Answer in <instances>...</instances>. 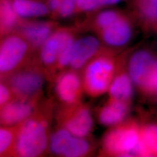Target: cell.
<instances>
[{
  "label": "cell",
  "mask_w": 157,
  "mask_h": 157,
  "mask_svg": "<svg viewBox=\"0 0 157 157\" xmlns=\"http://www.w3.org/2000/svg\"><path fill=\"white\" fill-rule=\"evenodd\" d=\"M135 155L157 157V125L150 124L140 129V139Z\"/></svg>",
  "instance_id": "obj_18"
},
{
  "label": "cell",
  "mask_w": 157,
  "mask_h": 157,
  "mask_svg": "<svg viewBox=\"0 0 157 157\" xmlns=\"http://www.w3.org/2000/svg\"><path fill=\"white\" fill-rule=\"evenodd\" d=\"M121 0H77L75 15L91 13L104 7L116 4Z\"/></svg>",
  "instance_id": "obj_22"
},
{
  "label": "cell",
  "mask_w": 157,
  "mask_h": 157,
  "mask_svg": "<svg viewBox=\"0 0 157 157\" xmlns=\"http://www.w3.org/2000/svg\"><path fill=\"white\" fill-rule=\"evenodd\" d=\"M56 118L57 125L80 137H89L94 128L91 108L86 103L61 105L56 113Z\"/></svg>",
  "instance_id": "obj_7"
},
{
  "label": "cell",
  "mask_w": 157,
  "mask_h": 157,
  "mask_svg": "<svg viewBox=\"0 0 157 157\" xmlns=\"http://www.w3.org/2000/svg\"><path fill=\"white\" fill-rule=\"evenodd\" d=\"M128 72L139 89L157 96V58L147 50H139L129 58Z\"/></svg>",
  "instance_id": "obj_6"
},
{
  "label": "cell",
  "mask_w": 157,
  "mask_h": 157,
  "mask_svg": "<svg viewBox=\"0 0 157 157\" xmlns=\"http://www.w3.org/2000/svg\"><path fill=\"white\" fill-rule=\"evenodd\" d=\"M36 52L22 35L13 32L1 37L0 76L6 78L30 62Z\"/></svg>",
  "instance_id": "obj_3"
},
{
  "label": "cell",
  "mask_w": 157,
  "mask_h": 157,
  "mask_svg": "<svg viewBox=\"0 0 157 157\" xmlns=\"http://www.w3.org/2000/svg\"><path fill=\"white\" fill-rule=\"evenodd\" d=\"M20 124L1 126L0 157H15V150Z\"/></svg>",
  "instance_id": "obj_19"
},
{
  "label": "cell",
  "mask_w": 157,
  "mask_h": 157,
  "mask_svg": "<svg viewBox=\"0 0 157 157\" xmlns=\"http://www.w3.org/2000/svg\"><path fill=\"white\" fill-rule=\"evenodd\" d=\"M98 37L87 35L77 37L75 40L69 64V68L79 72L85 66L107 48Z\"/></svg>",
  "instance_id": "obj_12"
},
{
  "label": "cell",
  "mask_w": 157,
  "mask_h": 157,
  "mask_svg": "<svg viewBox=\"0 0 157 157\" xmlns=\"http://www.w3.org/2000/svg\"><path fill=\"white\" fill-rule=\"evenodd\" d=\"M10 87L5 81L1 80L0 83V108L6 105L8 103L16 98Z\"/></svg>",
  "instance_id": "obj_24"
},
{
  "label": "cell",
  "mask_w": 157,
  "mask_h": 157,
  "mask_svg": "<svg viewBox=\"0 0 157 157\" xmlns=\"http://www.w3.org/2000/svg\"><path fill=\"white\" fill-rule=\"evenodd\" d=\"M113 127L103 138V154L117 157L134 155L140 139V129L138 126L133 122H126Z\"/></svg>",
  "instance_id": "obj_5"
},
{
  "label": "cell",
  "mask_w": 157,
  "mask_h": 157,
  "mask_svg": "<svg viewBox=\"0 0 157 157\" xmlns=\"http://www.w3.org/2000/svg\"><path fill=\"white\" fill-rule=\"evenodd\" d=\"M17 15L23 19L49 17L50 11L45 2L39 0H8Z\"/></svg>",
  "instance_id": "obj_17"
},
{
  "label": "cell",
  "mask_w": 157,
  "mask_h": 157,
  "mask_svg": "<svg viewBox=\"0 0 157 157\" xmlns=\"http://www.w3.org/2000/svg\"><path fill=\"white\" fill-rule=\"evenodd\" d=\"M54 93L61 105L68 106L82 102L85 93L82 75L72 69L59 73L52 81Z\"/></svg>",
  "instance_id": "obj_9"
},
{
  "label": "cell",
  "mask_w": 157,
  "mask_h": 157,
  "mask_svg": "<svg viewBox=\"0 0 157 157\" xmlns=\"http://www.w3.org/2000/svg\"><path fill=\"white\" fill-rule=\"evenodd\" d=\"M133 23L124 11L119 17L95 34L109 48H120L126 45L133 36Z\"/></svg>",
  "instance_id": "obj_11"
},
{
  "label": "cell",
  "mask_w": 157,
  "mask_h": 157,
  "mask_svg": "<svg viewBox=\"0 0 157 157\" xmlns=\"http://www.w3.org/2000/svg\"><path fill=\"white\" fill-rule=\"evenodd\" d=\"M54 103L41 100L33 113L20 124L15 157H39L49 151Z\"/></svg>",
  "instance_id": "obj_1"
},
{
  "label": "cell",
  "mask_w": 157,
  "mask_h": 157,
  "mask_svg": "<svg viewBox=\"0 0 157 157\" xmlns=\"http://www.w3.org/2000/svg\"><path fill=\"white\" fill-rule=\"evenodd\" d=\"M118 69L108 91L109 98L129 104L133 94V83L128 72Z\"/></svg>",
  "instance_id": "obj_16"
},
{
  "label": "cell",
  "mask_w": 157,
  "mask_h": 157,
  "mask_svg": "<svg viewBox=\"0 0 157 157\" xmlns=\"http://www.w3.org/2000/svg\"><path fill=\"white\" fill-rule=\"evenodd\" d=\"M61 43V27L56 29L36 52L40 64L45 71L47 78L52 81L56 76Z\"/></svg>",
  "instance_id": "obj_14"
},
{
  "label": "cell",
  "mask_w": 157,
  "mask_h": 157,
  "mask_svg": "<svg viewBox=\"0 0 157 157\" xmlns=\"http://www.w3.org/2000/svg\"><path fill=\"white\" fill-rule=\"evenodd\" d=\"M136 12L147 25H157V0H135Z\"/></svg>",
  "instance_id": "obj_21"
},
{
  "label": "cell",
  "mask_w": 157,
  "mask_h": 157,
  "mask_svg": "<svg viewBox=\"0 0 157 157\" xmlns=\"http://www.w3.org/2000/svg\"><path fill=\"white\" fill-rule=\"evenodd\" d=\"M129 108V103L109 98L98 112V122L104 126L118 125L123 122Z\"/></svg>",
  "instance_id": "obj_15"
},
{
  "label": "cell",
  "mask_w": 157,
  "mask_h": 157,
  "mask_svg": "<svg viewBox=\"0 0 157 157\" xmlns=\"http://www.w3.org/2000/svg\"><path fill=\"white\" fill-rule=\"evenodd\" d=\"M77 0H63L55 15L51 19L56 21L66 19L75 15Z\"/></svg>",
  "instance_id": "obj_23"
},
{
  "label": "cell",
  "mask_w": 157,
  "mask_h": 157,
  "mask_svg": "<svg viewBox=\"0 0 157 157\" xmlns=\"http://www.w3.org/2000/svg\"><path fill=\"white\" fill-rule=\"evenodd\" d=\"M63 0H46L45 3L50 11V18L53 17L61 6Z\"/></svg>",
  "instance_id": "obj_25"
},
{
  "label": "cell",
  "mask_w": 157,
  "mask_h": 157,
  "mask_svg": "<svg viewBox=\"0 0 157 157\" xmlns=\"http://www.w3.org/2000/svg\"><path fill=\"white\" fill-rule=\"evenodd\" d=\"M42 98H16L0 108L1 126L21 124L29 118L39 105Z\"/></svg>",
  "instance_id": "obj_13"
},
{
  "label": "cell",
  "mask_w": 157,
  "mask_h": 157,
  "mask_svg": "<svg viewBox=\"0 0 157 157\" xmlns=\"http://www.w3.org/2000/svg\"><path fill=\"white\" fill-rule=\"evenodd\" d=\"M39 1H44V2H45V1H46V0H39Z\"/></svg>",
  "instance_id": "obj_26"
},
{
  "label": "cell",
  "mask_w": 157,
  "mask_h": 157,
  "mask_svg": "<svg viewBox=\"0 0 157 157\" xmlns=\"http://www.w3.org/2000/svg\"><path fill=\"white\" fill-rule=\"evenodd\" d=\"M93 150L87 137L75 136L59 125L52 132L49 151L54 155L63 157H87L91 154Z\"/></svg>",
  "instance_id": "obj_8"
},
{
  "label": "cell",
  "mask_w": 157,
  "mask_h": 157,
  "mask_svg": "<svg viewBox=\"0 0 157 157\" xmlns=\"http://www.w3.org/2000/svg\"><path fill=\"white\" fill-rule=\"evenodd\" d=\"M117 63L111 51L106 48L89 62L82 70L85 94L97 97L108 92L117 71Z\"/></svg>",
  "instance_id": "obj_2"
},
{
  "label": "cell",
  "mask_w": 157,
  "mask_h": 157,
  "mask_svg": "<svg viewBox=\"0 0 157 157\" xmlns=\"http://www.w3.org/2000/svg\"><path fill=\"white\" fill-rule=\"evenodd\" d=\"M59 27L56 21L21 18L13 32L22 35L34 52L39 51L45 41Z\"/></svg>",
  "instance_id": "obj_10"
},
{
  "label": "cell",
  "mask_w": 157,
  "mask_h": 157,
  "mask_svg": "<svg viewBox=\"0 0 157 157\" xmlns=\"http://www.w3.org/2000/svg\"><path fill=\"white\" fill-rule=\"evenodd\" d=\"M47 79L44 69L36 56L27 65L4 80L17 98H42L43 87Z\"/></svg>",
  "instance_id": "obj_4"
},
{
  "label": "cell",
  "mask_w": 157,
  "mask_h": 157,
  "mask_svg": "<svg viewBox=\"0 0 157 157\" xmlns=\"http://www.w3.org/2000/svg\"><path fill=\"white\" fill-rule=\"evenodd\" d=\"M1 37L13 32L21 17L12 9L8 0H1Z\"/></svg>",
  "instance_id": "obj_20"
}]
</instances>
